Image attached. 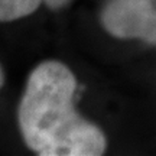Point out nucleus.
I'll use <instances>...</instances> for the list:
<instances>
[{"mask_svg": "<svg viewBox=\"0 0 156 156\" xmlns=\"http://www.w3.org/2000/svg\"><path fill=\"white\" fill-rule=\"evenodd\" d=\"M75 78L65 65L48 61L30 74L19 110L25 142L42 156H97L106 137L74 112Z\"/></svg>", "mask_w": 156, "mask_h": 156, "instance_id": "1", "label": "nucleus"}, {"mask_svg": "<svg viewBox=\"0 0 156 156\" xmlns=\"http://www.w3.org/2000/svg\"><path fill=\"white\" fill-rule=\"evenodd\" d=\"M101 19L116 38L156 45V0H110Z\"/></svg>", "mask_w": 156, "mask_h": 156, "instance_id": "2", "label": "nucleus"}, {"mask_svg": "<svg viewBox=\"0 0 156 156\" xmlns=\"http://www.w3.org/2000/svg\"><path fill=\"white\" fill-rule=\"evenodd\" d=\"M42 0H0V22L15 20L35 12Z\"/></svg>", "mask_w": 156, "mask_h": 156, "instance_id": "3", "label": "nucleus"}, {"mask_svg": "<svg viewBox=\"0 0 156 156\" xmlns=\"http://www.w3.org/2000/svg\"><path fill=\"white\" fill-rule=\"evenodd\" d=\"M45 2H46V5L49 6V7H52V9H58V7L64 6L65 3H68L69 0H45Z\"/></svg>", "mask_w": 156, "mask_h": 156, "instance_id": "4", "label": "nucleus"}, {"mask_svg": "<svg viewBox=\"0 0 156 156\" xmlns=\"http://www.w3.org/2000/svg\"><path fill=\"white\" fill-rule=\"evenodd\" d=\"M3 84V75H2V69H0V85Z\"/></svg>", "mask_w": 156, "mask_h": 156, "instance_id": "5", "label": "nucleus"}]
</instances>
